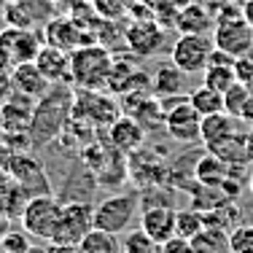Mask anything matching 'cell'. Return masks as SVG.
Segmentation results:
<instances>
[{
    "label": "cell",
    "mask_w": 253,
    "mask_h": 253,
    "mask_svg": "<svg viewBox=\"0 0 253 253\" xmlns=\"http://www.w3.org/2000/svg\"><path fill=\"white\" fill-rule=\"evenodd\" d=\"M73 111V89L62 86V84H51V89L35 102L33 111V124H30V140L33 148L49 146L62 135L65 124Z\"/></svg>",
    "instance_id": "1"
},
{
    "label": "cell",
    "mask_w": 253,
    "mask_h": 253,
    "mask_svg": "<svg viewBox=\"0 0 253 253\" xmlns=\"http://www.w3.org/2000/svg\"><path fill=\"white\" fill-rule=\"evenodd\" d=\"M113 54L102 43H86L70 51V84L76 89H105Z\"/></svg>",
    "instance_id": "2"
},
{
    "label": "cell",
    "mask_w": 253,
    "mask_h": 253,
    "mask_svg": "<svg viewBox=\"0 0 253 253\" xmlns=\"http://www.w3.org/2000/svg\"><path fill=\"white\" fill-rule=\"evenodd\" d=\"M62 205L65 202L54 197L51 191L27 197L25 208H22V229L38 243H51L54 229H57L59 215H62Z\"/></svg>",
    "instance_id": "3"
},
{
    "label": "cell",
    "mask_w": 253,
    "mask_h": 253,
    "mask_svg": "<svg viewBox=\"0 0 253 253\" xmlns=\"http://www.w3.org/2000/svg\"><path fill=\"white\" fill-rule=\"evenodd\" d=\"M137 210H140L137 194H126V191L108 194L105 200L94 205V226L111 234H124L129 232V224L137 218Z\"/></svg>",
    "instance_id": "4"
},
{
    "label": "cell",
    "mask_w": 253,
    "mask_h": 253,
    "mask_svg": "<svg viewBox=\"0 0 253 253\" xmlns=\"http://www.w3.org/2000/svg\"><path fill=\"white\" fill-rule=\"evenodd\" d=\"M162 108H165V126H167V132H170L172 140H178V143H202V137H200L202 116L189 102V94H178V97L162 100Z\"/></svg>",
    "instance_id": "5"
},
{
    "label": "cell",
    "mask_w": 253,
    "mask_h": 253,
    "mask_svg": "<svg viewBox=\"0 0 253 253\" xmlns=\"http://www.w3.org/2000/svg\"><path fill=\"white\" fill-rule=\"evenodd\" d=\"M70 113L97 126V129L111 126L122 116L119 102L111 94H105V89H73V111Z\"/></svg>",
    "instance_id": "6"
},
{
    "label": "cell",
    "mask_w": 253,
    "mask_h": 253,
    "mask_svg": "<svg viewBox=\"0 0 253 253\" xmlns=\"http://www.w3.org/2000/svg\"><path fill=\"white\" fill-rule=\"evenodd\" d=\"M89 229H94V208L89 200H70L62 205V215L54 229L51 243L59 245H78L86 237Z\"/></svg>",
    "instance_id": "7"
},
{
    "label": "cell",
    "mask_w": 253,
    "mask_h": 253,
    "mask_svg": "<svg viewBox=\"0 0 253 253\" xmlns=\"http://www.w3.org/2000/svg\"><path fill=\"white\" fill-rule=\"evenodd\" d=\"M210 54H213V41L208 35H180L170 49V62L180 68L186 76L205 73V68L210 65Z\"/></svg>",
    "instance_id": "8"
},
{
    "label": "cell",
    "mask_w": 253,
    "mask_h": 253,
    "mask_svg": "<svg viewBox=\"0 0 253 253\" xmlns=\"http://www.w3.org/2000/svg\"><path fill=\"white\" fill-rule=\"evenodd\" d=\"M124 43L135 57H154L165 49L167 35L165 27L148 16V19H132L129 27H124Z\"/></svg>",
    "instance_id": "9"
},
{
    "label": "cell",
    "mask_w": 253,
    "mask_h": 253,
    "mask_svg": "<svg viewBox=\"0 0 253 253\" xmlns=\"http://www.w3.org/2000/svg\"><path fill=\"white\" fill-rule=\"evenodd\" d=\"M213 46L226 54H232L234 59L245 57L253 51V27L243 16H232V19H218L213 33Z\"/></svg>",
    "instance_id": "10"
},
{
    "label": "cell",
    "mask_w": 253,
    "mask_h": 253,
    "mask_svg": "<svg viewBox=\"0 0 253 253\" xmlns=\"http://www.w3.org/2000/svg\"><path fill=\"white\" fill-rule=\"evenodd\" d=\"M33 111H35L33 97L11 92L0 102V129H3V135H30Z\"/></svg>",
    "instance_id": "11"
},
{
    "label": "cell",
    "mask_w": 253,
    "mask_h": 253,
    "mask_svg": "<svg viewBox=\"0 0 253 253\" xmlns=\"http://www.w3.org/2000/svg\"><path fill=\"white\" fill-rule=\"evenodd\" d=\"M41 46H43V41L35 30H19V27L0 30V51L8 57L11 65L33 62L38 57Z\"/></svg>",
    "instance_id": "12"
},
{
    "label": "cell",
    "mask_w": 253,
    "mask_h": 253,
    "mask_svg": "<svg viewBox=\"0 0 253 253\" xmlns=\"http://www.w3.org/2000/svg\"><path fill=\"white\" fill-rule=\"evenodd\" d=\"M8 178L19 186L25 194L35 197V194H46L49 191V180H46V170L33 154H14L8 167Z\"/></svg>",
    "instance_id": "13"
},
{
    "label": "cell",
    "mask_w": 253,
    "mask_h": 253,
    "mask_svg": "<svg viewBox=\"0 0 253 253\" xmlns=\"http://www.w3.org/2000/svg\"><path fill=\"white\" fill-rule=\"evenodd\" d=\"M43 43H51L57 49L65 51H76L86 43H97L92 35L84 33V27L78 25L73 16H57V19H49L43 25Z\"/></svg>",
    "instance_id": "14"
},
{
    "label": "cell",
    "mask_w": 253,
    "mask_h": 253,
    "mask_svg": "<svg viewBox=\"0 0 253 253\" xmlns=\"http://www.w3.org/2000/svg\"><path fill=\"white\" fill-rule=\"evenodd\" d=\"M140 229L154 243H167L175 237V210L167 205H151L140 210Z\"/></svg>",
    "instance_id": "15"
},
{
    "label": "cell",
    "mask_w": 253,
    "mask_h": 253,
    "mask_svg": "<svg viewBox=\"0 0 253 253\" xmlns=\"http://www.w3.org/2000/svg\"><path fill=\"white\" fill-rule=\"evenodd\" d=\"M108 143L113 148H119L122 154H135L146 143V129L137 124V119L132 116H119L116 122L108 126Z\"/></svg>",
    "instance_id": "16"
},
{
    "label": "cell",
    "mask_w": 253,
    "mask_h": 253,
    "mask_svg": "<svg viewBox=\"0 0 253 253\" xmlns=\"http://www.w3.org/2000/svg\"><path fill=\"white\" fill-rule=\"evenodd\" d=\"M33 62L38 65V70L43 73V78L49 84L70 81V51L57 49V46H51V43H43Z\"/></svg>",
    "instance_id": "17"
},
{
    "label": "cell",
    "mask_w": 253,
    "mask_h": 253,
    "mask_svg": "<svg viewBox=\"0 0 253 253\" xmlns=\"http://www.w3.org/2000/svg\"><path fill=\"white\" fill-rule=\"evenodd\" d=\"M11 86H14V92H19V94L41 100L51 89V84L43 78V73L38 70L35 62H22V65H14V68H11Z\"/></svg>",
    "instance_id": "18"
},
{
    "label": "cell",
    "mask_w": 253,
    "mask_h": 253,
    "mask_svg": "<svg viewBox=\"0 0 253 253\" xmlns=\"http://www.w3.org/2000/svg\"><path fill=\"white\" fill-rule=\"evenodd\" d=\"M151 94L159 100L186 94V73L172 62H162L151 73Z\"/></svg>",
    "instance_id": "19"
},
{
    "label": "cell",
    "mask_w": 253,
    "mask_h": 253,
    "mask_svg": "<svg viewBox=\"0 0 253 253\" xmlns=\"http://www.w3.org/2000/svg\"><path fill=\"white\" fill-rule=\"evenodd\" d=\"M229 172H232V167L226 165L224 159H218L215 154H202L200 159H197V165H194V180L197 183H202V186H221L224 180L229 178Z\"/></svg>",
    "instance_id": "20"
},
{
    "label": "cell",
    "mask_w": 253,
    "mask_h": 253,
    "mask_svg": "<svg viewBox=\"0 0 253 253\" xmlns=\"http://www.w3.org/2000/svg\"><path fill=\"white\" fill-rule=\"evenodd\" d=\"M175 27L180 30V35L191 33V35H208V30L213 27V16L205 11V5L200 3H189L178 11L175 16Z\"/></svg>",
    "instance_id": "21"
},
{
    "label": "cell",
    "mask_w": 253,
    "mask_h": 253,
    "mask_svg": "<svg viewBox=\"0 0 253 253\" xmlns=\"http://www.w3.org/2000/svg\"><path fill=\"white\" fill-rule=\"evenodd\" d=\"M237 129V119L229 116L226 111L221 113H210V116H202V129H200V137H202V146H213V143L224 140V137L234 135Z\"/></svg>",
    "instance_id": "22"
},
{
    "label": "cell",
    "mask_w": 253,
    "mask_h": 253,
    "mask_svg": "<svg viewBox=\"0 0 253 253\" xmlns=\"http://www.w3.org/2000/svg\"><path fill=\"white\" fill-rule=\"evenodd\" d=\"M81 253H122V240L119 234H111L105 229H89L86 237L78 243Z\"/></svg>",
    "instance_id": "23"
},
{
    "label": "cell",
    "mask_w": 253,
    "mask_h": 253,
    "mask_svg": "<svg viewBox=\"0 0 253 253\" xmlns=\"http://www.w3.org/2000/svg\"><path fill=\"white\" fill-rule=\"evenodd\" d=\"M208 151L215 154L218 159H224L229 167H234L237 162L240 165L248 162V156H245V135H237V132L224 137V140H218V143H213V146H208Z\"/></svg>",
    "instance_id": "24"
},
{
    "label": "cell",
    "mask_w": 253,
    "mask_h": 253,
    "mask_svg": "<svg viewBox=\"0 0 253 253\" xmlns=\"http://www.w3.org/2000/svg\"><path fill=\"white\" fill-rule=\"evenodd\" d=\"M137 68L135 62H129L126 57H119V54H113V65H111V76H108V92L111 94H124L126 89H129L132 78H135Z\"/></svg>",
    "instance_id": "25"
},
{
    "label": "cell",
    "mask_w": 253,
    "mask_h": 253,
    "mask_svg": "<svg viewBox=\"0 0 253 253\" xmlns=\"http://www.w3.org/2000/svg\"><path fill=\"white\" fill-rule=\"evenodd\" d=\"M189 102L194 105V111L200 113V116H210V113H221L224 111V94L215 92V89L210 86H197L189 92Z\"/></svg>",
    "instance_id": "26"
},
{
    "label": "cell",
    "mask_w": 253,
    "mask_h": 253,
    "mask_svg": "<svg viewBox=\"0 0 253 253\" xmlns=\"http://www.w3.org/2000/svg\"><path fill=\"white\" fill-rule=\"evenodd\" d=\"M205 229V213L202 210H175V234L183 240H194Z\"/></svg>",
    "instance_id": "27"
},
{
    "label": "cell",
    "mask_w": 253,
    "mask_h": 253,
    "mask_svg": "<svg viewBox=\"0 0 253 253\" xmlns=\"http://www.w3.org/2000/svg\"><path fill=\"white\" fill-rule=\"evenodd\" d=\"M202 84L224 94L232 84H237L234 65H208V68H205V73H202Z\"/></svg>",
    "instance_id": "28"
},
{
    "label": "cell",
    "mask_w": 253,
    "mask_h": 253,
    "mask_svg": "<svg viewBox=\"0 0 253 253\" xmlns=\"http://www.w3.org/2000/svg\"><path fill=\"white\" fill-rule=\"evenodd\" d=\"M122 253H162V245L154 243L143 229H129V232H124Z\"/></svg>",
    "instance_id": "29"
},
{
    "label": "cell",
    "mask_w": 253,
    "mask_h": 253,
    "mask_svg": "<svg viewBox=\"0 0 253 253\" xmlns=\"http://www.w3.org/2000/svg\"><path fill=\"white\" fill-rule=\"evenodd\" d=\"M92 8L97 11L100 19L105 22H122L124 16H129V8H132V0H89Z\"/></svg>",
    "instance_id": "30"
},
{
    "label": "cell",
    "mask_w": 253,
    "mask_h": 253,
    "mask_svg": "<svg viewBox=\"0 0 253 253\" xmlns=\"http://www.w3.org/2000/svg\"><path fill=\"white\" fill-rule=\"evenodd\" d=\"M143 3L148 5V11H151V16L156 22H172L175 25V16L178 11L183 8V5H189L191 0H143Z\"/></svg>",
    "instance_id": "31"
},
{
    "label": "cell",
    "mask_w": 253,
    "mask_h": 253,
    "mask_svg": "<svg viewBox=\"0 0 253 253\" xmlns=\"http://www.w3.org/2000/svg\"><path fill=\"white\" fill-rule=\"evenodd\" d=\"M229 251L232 253H253V224H243L229 232Z\"/></svg>",
    "instance_id": "32"
},
{
    "label": "cell",
    "mask_w": 253,
    "mask_h": 253,
    "mask_svg": "<svg viewBox=\"0 0 253 253\" xmlns=\"http://www.w3.org/2000/svg\"><path fill=\"white\" fill-rule=\"evenodd\" d=\"M30 234L27 232H8L0 237V245H3V253H27L30 251Z\"/></svg>",
    "instance_id": "33"
},
{
    "label": "cell",
    "mask_w": 253,
    "mask_h": 253,
    "mask_svg": "<svg viewBox=\"0 0 253 253\" xmlns=\"http://www.w3.org/2000/svg\"><path fill=\"white\" fill-rule=\"evenodd\" d=\"M234 73H237V81L240 84H248L253 81V54H245V57H237L234 59Z\"/></svg>",
    "instance_id": "34"
},
{
    "label": "cell",
    "mask_w": 253,
    "mask_h": 253,
    "mask_svg": "<svg viewBox=\"0 0 253 253\" xmlns=\"http://www.w3.org/2000/svg\"><path fill=\"white\" fill-rule=\"evenodd\" d=\"M162 253H194V248H191V240H183L175 234L172 240L162 243Z\"/></svg>",
    "instance_id": "35"
},
{
    "label": "cell",
    "mask_w": 253,
    "mask_h": 253,
    "mask_svg": "<svg viewBox=\"0 0 253 253\" xmlns=\"http://www.w3.org/2000/svg\"><path fill=\"white\" fill-rule=\"evenodd\" d=\"M11 159H14V148H11L5 140H0V175H8Z\"/></svg>",
    "instance_id": "36"
},
{
    "label": "cell",
    "mask_w": 253,
    "mask_h": 253,
    "mask_svg": "<svg viewBox=\"0 0 253 253\" xmlns=\"http://www.w3.org/2000/svg\"><path fill=\"white\" fill-rule=\"evenodd\" d=\"M11 92H14V86H11V73L0 70V100H5Z\"/></svg>",
    "instance_id": "37"
},
{
    "label": "cell",
    "mask_w": 253,
    "mask_h": 253,
    "mask_svg": "<svg viewBox=\"0 0 253 253\" xmlns=\"http://www.w3.org/2000/svg\"><path fill=\"white\" fill-rule=\"evenodd\" d=\"M46 253H81L78 245H59V243H46Z\"/></svg>",
    "instance_id": "38"
},
{
    "label": "cell",
    "mask_w": 253,
    "mask_h": 253,
    "mask_svg": "<svg viewBox=\"0 0 253 253\" xmlns=\"http://www.w3.org/2000/svg\"><path fill=\"white\" fill-rule=\"evenodd\" d=\"M81 3H84V0H51L54 8H57V11H68V14L76 8V5H81Z\"/></svg>",
    "instance_id": "39"
},
{
    "label": "cell",
    "mask_w": 253,
    "mask_h": 253,
    "mask_svg": "<svg viewBox=\"0 0 253 253\" xmlns=\"http://www.w3.org/2000/svg\"><path fill=\"white\" fill-rule=\"evenodd\" d=\"M243 19L253 27V0H245L243 3Z\"/></svg>",
    "instance_id": "40"
},
{
    "label": "cell",
    "mask_w": 253,
    "mask_h": 253,
    "mask_svg": "<svg viewBox=\"0 0 253 253\" xmlns=\"http://www.w3.org/2000/svg\"><path fill=\"white\" fill-rule=\"evenodd\" d=\"M245 156H248V162H253V129L245 132Z\"/></svg>",
    "instance_id": "41"
},
{
    "label": "cell",
    "mask_w": 253,
    "mask_h": 253,
    "mask_svg": "<svg viewBox=\"0 0 253 253\" xmlns=\"http://www.w3.org/2000/svg\"><path fill=\"white\" fill-rule=\"evenodd\" d=\"M27 253H46V245H30Z\"/></svg>",
    "instance_id": "42"
},
{
    "label": "cell",
    "mask_w": 253,
    "mask_h": 253,
    "mask_svg": "<svg viewBox=\"0 0 253 253\" xmlns=\"http://www.w3.org/2000/svg\"><path fill=\"white\" fill-rule=\"evenodd\" d=\"M248 189H251V194H253V170L248 172Z\"/></svg>",
    "instance_id": "43"
},
{
    "label": "cell",
    "mask_w": 253,
    "mask_h": 253,
    "mask_svg": "<svg viewBox=\"0 0 253 253\" xmlns=\"http://www.w3.org/2000/svg\"><path fill=\"white\" fill-rule=\"evenodd\" d=\"M0 3H30V0H0Z\"/></svg>",
    "instance_id": "44"
},
{
    "label": "cell",
    "mask_w": 253,
    "mask_h": 253,
    "mask_svg": "<svg viewBox=\"0 0 253 253\" xmlns=\"http://www.w3.org/2000/svg\"><path fill=\"white\" fill-rule=\"evenodd\" d=\"M248 89H251V92H253V81H251V84H248Z\"/></svg>",
    "instance_id": "45"
},
{
    "label": "cell",
    "mask_w": 253,
    "mask_h": 253,
    "mask_svg": "<svg viewBox=\"0 0 253 253\" xmlns=\"http://www.w3.org/2000/svg\"><path fill=\"white\" fill-rule=\"evenodd\" d=\"M0 140H3V129H0Z\"/></svg>",
    "instance_id": "46"
},
{
    "label": "cell",
    "mask_w": 253,
    "mask_h": 253,
    "mask_svg": "<svg viewBox=\"0 0 253 253\" xmlns=\"http://www.w3.org/2000/svg\"><path fill=\"white\" fill-rule=\"evenodd\" d=\"M0 253H3V245H0Z\"/></svg>",
    "instance_id": "47"
},
{
    "label": "cell",
    "mask_w": 253,
    "mask_h": 253,
    "mask_svg": "<svg viewBox=\"0 0 253 253\" xmlns=\"http://www.w3.org/2000/svg\"><path fill=\"white\" fill-rule=\"evenodd\" d=\"M251 54H253V51H251Z\"/></svg>",
    "instance_id": "48"
}]
</instances>
